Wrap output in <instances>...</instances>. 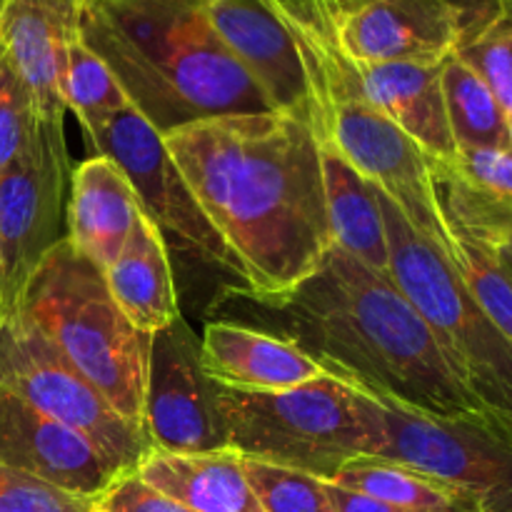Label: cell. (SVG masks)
<instances>
[{
  "label": "cell",
  "instance_id": "6da1fadb",
  "mask_svg": "<svg viewBox=\"0 0 512 512\" xmlns=\"http://www.w3.org/2000/svg\"><path fill=\"white\" fill-rule=\"evenodd\" d=\"M163 138L243 270L240 295L278 298L320 268L333 235L318 138L308 120L278 110L218 115Z\"/></svg>",
  "mask_w": 512,
  "mask_h": 512
},
{
  "label": "cell",
  "instance_id": "7a4b0ae2",
  "mask_svg": "<svg viewBox=\"0 0 512 512\" xmlns=\"http://www.w3.org/2000/svg\"><path fill=\"white\" fill-rule=\"evenodd\" d=\"M255 303L280 315L290 340L325 370L350 375L423 413L480 425L508 440L498 420L460 383L398 285L338 245L298 288Z\"/></svg>",
  "mask_w": 512,
  "mask_h": 512
},
{
  "label": "cell",
  "instance_id": "3957f363",
  "mask_svg": "<svg viewBox=\"0 0 512 512\" xmlns=\"http://www.w3.org/2000/svg\"><path fill=\"white\" fill-rule=\"evenodd\" d=\"M80 40L160 133L270 103L210 25L205 0H78Z\"/></svg>",
  "mask_w": 512,
  "mask_h": 512
},
{
  "label": "cell",
  "instance_id": "277c9868",
  "mask_svg": "<svg viewBox=\"0 0 512 512\" xmlns=\"http://www.w3.org/2000/svg\"><path fill=\"white\" fill-rule=\"evenodd\" d=\"M18 315L33 323L130 425L145 430L150 335L125 318L103 270L68 238L30 275Z\"/></svg>",
  "mask_w": 512,
  "mask_h": 512
},
{
  "label": "cell",
  "instance_id": "5b68a950",
  "mask_svg": "<svg viewBox=\"0 0 512 512\" xmlns=\"http://www.w3.org/2000/svg\"><path fill=\"white\" fill-rule=\"evenodd\" d=\"M303 53L313 95L310 125L365 180L383 190L420 235L448 255L433 165L423 150L370 103L355 65L333 35L290 30Z\"/></svg>",
  "mask_w": 512,
  "mask_h": 512
},
{
  "label": "cell",
  "instance_id": "8992f818",
  "mask_svg": "<svg viewBox=\"0 0 512 512\" xmlns=\"http://www.w3.org/2000/svg\"><path fill=\"white\" fill-rule=\"evenodd\" d=\"M390 280L433 333L460 383L498 420L512 443V348L480 310L453 260L403 218L378 188Z\"/></svg>",
  "mask_w": 512,
  "mask_h": 512
},
{
  "label": "cell",
  "instance_id": "52a82bcc",
  "mask_svg": "<svg viewBox=\"0 0 512 512\" xmlns=\"http://www.w3.org/2000/svg\"><path fill=\"white\" fill-rule=\"evenodd\" d=\"M215 403L230 448L240 455L335 478L365 453V428L348 383L325 373L278 393H240L215 383Z\"/></svg>",
  "mask_w": 512,
  "mask_h": 512
},
{
  "label": "cell",
  "instance_id": "ba28073f",
  "mask_svg": "<svg viewBox=\"0 0 512 512\" xmlns=\"http://www.w3.org/2000/svg\"><path fill=\"white\" fill-rule=\"evenodd\" d=\"M365 428V453L453 483L490 512H512V445L480 425L455 423L400 403L345 373Z\"/></svg>",
  "mask_w": 512,
  "mask_h": 512
},
{
  "label": "cell",
  "instance_id": "9c48e42d",
  "mask_svg": "<svg viewBox=\"0 0 512 512\" xmlns=\"http://www.w3.org/2000/svg\"><path fill=\"white\" fill-rule=\"evenodd\" d=\"M0 388L83 433L125 473L153 450L148 433L130 425L23 315L0 323Z\"/></svg>",
  "mask_w": 512,
  "mask_h": 512
},
{
  "label": "cell",
  "instance_id": "30bf717a",
  "mask_svg": "<svg viewBox=\"0 0 512 512\" xmlns=\"http://www.w3.org/2000/svg\"><path fill=\"white\" fill-rule=\"evenodd\" d=\"M70 175L63 118H38L23 153L0 170V323L18 315L30 275L65 238Z\"/></svg>",
  "mask_w": 512,
  "mask_h": 512
},
{
  "label": "cell",
  "instance_id": "8fae6325",
  "mask_svg": "<svg viewBox=\"0 0 512 512\" xmlns=\"http://www.w3.org/2000/svg\"><path fill=\"white\" fill-rule=\"evenodd\" d=\"M85 135L95 145L98 155H105L123 170L138 195L143 213L160 230L175 233L190 248L198 250L208 263L243 280L238 260L208 223L188 180L183 178L173 155L165 148L163 133L155 130L133 105Z\"/></svg>",
  "mask_w": 512,
  "mask_h": 512
},
{
  "label": "cell",
  "instance_id": "7c38bea8",
  "mask_svg": "<svg viewBox=\"0 0 512 512\" xmlns=\"http://www.w3.org/2000/svg\"><path fill=\"white\" fill-rule=\"evenodd\" d=\"M143 425L155 450H228L215 383L200 368V340L183 318L150 335Z\"/></svg>",
  "mask_w": 512,
  "mask_h": 512
},
{
  "label": "cell",
  "instance_id": "4fadbf2b",
  "mask_svg": "<svg viewBox=\"0 0 512 512\" xmlns=\"http://www.w3.org/2000/svg\"><path fill=\"white\" fill-rule=\"evenodd\" d=\"M460 38L448 0H338L335 10V40L358 63L440 65Z\"/></svg>",
  "mask_w": 512,
  "mask_h": 512
},
{
  "label": "cell",
  "instance_id": "5bb4252c",
  "mask_svg": "<svg viewBox=\"0 0 512 512\" xmlns=\"http://www.w3.org/2000/svg\"><path fill=\"white\" fill-rule=\"evenodd\" d=\"M0 465L90 500H98L125 475L83 433L48 418L5 388H0Z\"/></svg>",
  "mask_w": 512,
  "mask_h": 512
},
{
  "label": "cell",
  "instance_id": "9a60e30c",
  "mask_svg": "<svg viewBox=\"0 0 512 512\" xmlns=\"http://www.w3.org/2000/svg\"><path fill=\"white\" fill-rule=\"evenodd\" d=\"M210 25L270 108L310 123L313 95L293 33L258 0H205Z\"/></svg>",
  "mask_w": 512,
  "mask_h": 512
},
{
  "label": "cell",
  "instance_id": "2e32d148",
  "mask_svg": "<svg viewBox=\"0 0 512 512\" xmlns=\"http://www.w3.org/2000/svg\"><path fill=\"white\" fill-rule=\"evenodd\" d=\"M78 0H0V48L30 88L38 118H63L68 48L80 38Z\"/></svg>",
  "mask_w": 512,
  "mask_h": 512
},
{
  "label": "cell",
  "instance_id": "e0dca14e",
  "mask_svg": "<svg viewBox=\"0 0 512 512\" xmlns=\"http://www.w3.org/2000/svg\"><path fill=\"white\" fill-rule=\"evenodd\" d=\"M200 368L213 383L240 393H278L325 375V368L290 338L215 320L200 338Z\"/></svg>",
  "mask_w": 512,
  "mask_h": 512
},
{
  "label": "cell",
  "instance_id": "ac0fdd59",
  "mask_svg": "<svg viewBox=\"0 0 512 512\" xmlns=\"http://www.w3.org/2000/svg\"><path fill=\"white\" fill-rule=\"evenodd\" d=\"M140 215L138 195L113 160L93 155L73 170L65 203V238L100 270L123 253Z\"/></svg>",
  "mask_w": 512,
  "mask_h": 512
},
{
  "label": "cell",
  "instance_id": "d6986e66",
  "mask_svg": "<svg viewBox=\"0 0 512 512\" xmlns=\"http://www.w3.org/2000/svg\"><path fill=\"white\" fill-rule=\"evenodd\" d=\"M360 85L375 108L383 110L435 165L453 163L458 145L445 113L440 65L358 63Z\"/></svg>",
  "mask_w": 512,
  "mask_h": 512
},
{
  "label": "cell",
  "instance_id": "ffe728a7",
  "mask_svg": "<svg viewBox=\"0 0 512 512\" xmlns=\"http://www.w3.org/2000/svg\"><path fill=\"white\" fill-rule=\"evenodd\" d=\"M143 483L193 512H263L238 450L163 453L150 450L135 468Z\"/></svg>",
  "mask_w": 512,
  "mask_h": 512
},
{
  "label": "cell",
  "instance_id": "44dd1931",
  "mask_svg": "<svg viewBox=\"0 0 512 512\" xmlns=\"http://www.w3.org/2000/svg\"><path fill=\"white\" fill-rule=\"evenodd\" d=\"M103 273L113 300L140 333L153 335L180 318L163 230L145 213L138 218L123 253Z\"/></svg>",
  "mask_w": 512,
  "mask_h": 512
},
{
  "label": "cell",
  "instance_id": "7402d4cb",
  "mask_svg": "<svg viewBox=\"0 0 512 512\" xmlns=\"http://www.w3.org/2000/svg\"><path fill=\"white\" fill-rule=\"evenodd\" d=\"M318 148L333 245L375 273L390 278V253L378 188L365 180L328 140L318 138Z\"/></svg>",
  "mask_w": 512,
  "mask_h": 512
},
{
  "label": "cell",
  "instance_id": "603a6c76",
  "mask_svg": "<svg viewBox=\"0 0 512 512\" xmlns=\"http://www.w3.org/2000/svg\"><path fill=\"white\" fill-rule=\"evenodd\" d=\"M438 203L448 233V258L458 268L475 303L512 348V270L475 220L440 195Z\"/></svg>",
  "mask_w": 512,
  "mask_h": 512
},
{
  "label": "cell",
  "instance_id": "cb8c5ba5",
  "mask_svg": "<svg viewBox=\"0 0 512 512\" xmlns=\"http://www.w3.org/2000/svg\"><path fill=\"white\" fill-rule=\"evenodd\" d=\"M330 483L418 512H490L478 495L458 485L370 455L348 460Z\"/></svg>",
  "mask_w": 512,
  "mask_h": 512
},
{
  "label": "cell",
  "instance_id": "d4e9b609",
  "mask_svg": "<svg viewBox=\"0 0 512 512\" xmlns=\"http://www.w3.org/2000/svg\"><path fill=\"white\" fill-rule=\"evenodd\" d=\"M445 113L458 148H503L508 143V110L490 85L458 53L440 65Z\"/></svg>",
  "mask_w": 512,
  "mask_h": 512
},
{
  "label": "cell",
  "instance_id": "484cf974",
  "mask_svg": "<svg viewBox=\"0 0 512 512\" xmlns=\"http://www.w3.org/2000/svg\"><path fill=\"white\" fill-rule=\"evenodd\" d=\"M63 100L65 110H73L85 133L103 125L105 120L113 118L120 110L130 108L128 95L120 88L113 70L80 38L68 48L63 75Z\"/></svg>",
  "mask_w": 512,
  "mask_h": 512
},
{
  "label": "cell",
  "instance_id": "4316f807",
  "mask_svg": "<svg viewBox=\"0 0 512 512\" xmlns=\"http://www.w3.org/2000/svg\"><path fill=\"white\" fill-rule=\"evenodd\" d=\"M240 458L263 512H335L325 480L250 455Z\"/></svg>",
  "mask_w": 512,
  "mask_h": 512
},
{
  "label": "cell",
  "instance_id": "83f0119b",
  "mask_svg": "<svg viewBox=\"0 0 512 512\" xmlns=\"http://www.w3.org/2000/svg\"><path fill=\"white\" fill-rule=\"evenodd\" d=\"M455 53L478 70L500 105L512 110V15H500L483 30L460 40Z\"/></svg>",
  "mask_w": 512,
  "mask_h": 512
},
{
  "label": "cell",
  "instance_id": "f1b7e54d",
  "mask_svg": "<svg viewBox=\"0 0 512 512\" xmlns=\"http://www.w3.org/2000/svg\"><path fill=\"white\" fill-rule=\"evenodd\" d=\"M435 165V163H433ZM485 203L512 210V155L503 148H458L453 163L438 165Z\"/></svg>",
  "mask_w": 512,
  "mask_h": 512
},
{
  "label": "cell",
  "instance_id": "f546056e",
  "mask_svg": "<svg viewBox=\"0 0 512 512\" xmlns=\"http://www.w3.org/2000/svg\"><path fill=\"white\" fill-rule=\"evenodd\" d=\"M38 125V110L25 80L0 48V170L25 150Z\"/></svg>",
  "mask_w": 512,
  "mask_h": 512
},
{
  "label": "cell",
  "instance_id": "4dcf8cb0",
  "mask_svg": "<svg viewBox=\"0 0 512 512\" xmlns=\"http://www.w3.org/2000/svg\"><path fill=\"white\" fill-rule=\"evenodd\" d=\"M0 512H95V500L0 465Z\"/></svg>",
  "mask_w": 512,
  "mask_h": 512
},
{
  "label": "cell",
  "instance_id": "1f68e13d",
  "mask_svg": "<svg viewBox=\"0 0 512 512\" xmlns=\"http://www.w3.org/2000/svg\"><path fill=\"white\" fill-rule=\"evenodd\" d=\"M433 180L440 198L453 203L455 208L463 210L470 220H475V223L490 235L493 245L498 248L500 258H503L505 265L512 270V210L485 203L483 198H478V195L470 193L468 188H463L453 175L445 173L438 165H433Z\"/></svg>",
  "mask_w": 512,
  "mask_h": 512
},
{
  "label": "cell",
  "instance_id": "d6a6232c",
  "mask_svg": "<svg viewBox=\"0 0 512 512\" xmlns=\"http://www.w3.org/2000/svg\"><path fill=\"white\" fill-rule=\"evenodd\" d=\"M95 512H193L178 500L150 488L135 473H125L115 480L98 500Z\"/></svg>",
  "mask_w": 512,
  "mask_h": 512
},
{
  "label": "cell",
  "instance_id": "836d02e7",
  "mask_svg": "<svg viewBox=\"0 0 512 512\" xmlns=\"http://www.w3.org/2000/svg\"><path fill=\"white\" fill-rule=\"evenodd\" d=\"M260 5L278 15L290 30L333 35L338 0H258Z\"/></svg>",
  "mask_w": 512,
  "mask_h": 512
},
{
  "label": "cell",
  "instance_id": "e575fe53",
  "mask_svg": "<svg viewBox=\"0 0 512 512\" xmlns=\"http://www.w3.org/2000/svg\"><path fill=\"white\" fill-rule=\"evenodd\" d=\"M328 495L333 500L335 512H418L408 508H398V505L383 503V500L368 498V495L353 493V490H345L340 485L328 483Z\"/></svg>",
  "mask_w": 512,
  "mask_h": 512
},
{
  "label": "cell",
  "instance_id": "d590c367",
  "mask_svg": "<svg viewBox=\"0 0 512 512\" xmlns=\"http://www.w3.org/2000/svg\"><path fill=\"white\" fill-rule=\"evenodd\" d=\"M460 15V30L463 38H470L488 25V0H448Z\"/></svg>",
  "mask_w": 512,
  "mask_h": 512
},
{
  "label": "cell",
  "instance_id": "8d00e7d4",
  "mask_svg": "<svg viewBox=\"0 0 512 512\" xmlns=\"http://www.w3.org/2000/svg\"><path fill=\"white\" fill-rule=\"evenodd\" d=\"M500 15H512V0H488V23Z\"/></svg>",
  "mask_w": 512,
  "mask_h": 512
},
{
  "label": "cell",
  "instance_id": "74e56055",
  "mask_svg": "<svg viewBox=\"0 0 512 512\" xmlns=\"http://www.w3.org/2000/svg\"><path fill=\"white\" fill-rule=\"evenodd\" d=\"M505 150L512 155V110H508V143H505Z\"/></svg>",
  "mask_w": 512,
  "mask_h": 512
}]
</instances>
